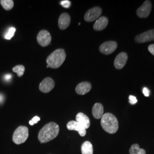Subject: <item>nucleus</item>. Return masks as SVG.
Instances as JSON below:
<instances>
[{
    "label": "nucleus",
    "instance_id": "nucleus-23",
    "mask_svg": "<svg viewBox=\"0 0 154 154\" xmlns=\"http://www.w3.org/2000/svg\"><path fill=\"white\" fill-rule=\"evenodd\" d=\"M71 2L70 1H62L61 2V5L62 6L63 8H69L71 6Z\"/></svg>",
    "mask_w": 154,
    "mask_h": 154
},
{
    "label": "nucleus",
    "instance_id": "nucleus-7",
    "mask_svg": "<svg viewBox=\"0 0 154 154\" xmlns=\"http://www.w3.org/2000/svg\"><path fill=\"white\" fill-rule=\"evenodd\" d=\"M54 86L55 82L54 80L50 77H47L40 83L39 88L41 92L44 93H48L54 88Z\"/></svg>",
    "mask_w": 154,
    "mask_h": 154
},
{
    "label": "nucleus",
    "instance_id": "nucleus-17",
    "mask_svg": "<svg viewBox=\"0 0 154 154\" xmlns=\"http://www.w3.org/2000/svg\"><path fill=\"white\" fill-rule=\"evenodd\" d=\"M92 114L95 119H99L102 118L104 115L103 106L101 103H97L94 105L92 109Z\"/></svg>",
    "mask_w": 154,
    "mask_h": 154
},
{
    "label": "nucleus",
    "instance_id": "nucleus-8",
    "mask_svg": "<svg viewBox=\"0 0 154 154\" xmlns=\"http://www.w3.org/2000/svg\"><path fill=\"white\" fill-rule=\"evenodd\" d=\"M118 44L115 41H107L99 46V51L106 55H109L116 51Z\"/></svg>",
    "mask_w": 154,
    "mask_h": 154
},
{
    "label": "nucleus",
    "instance_id": "nucleus-15",
    "mask_svg": "<svg viewBox=\"0 0 154 154\" xmlns=\"http://www.w3.org/2000/svg\"><path fill=\"white\" fill-rule=\"evenodd\" d=\"M108 23L109 20L106 17H100L95 22L93 26L94 29L97 31L102 30L107 27Z\"/></svg>",
    "mask_w": 154,
    "mask_h": 154
},
{
    "label": "nucleus",
    "instance_id": "nucleus-20",
    "mask_svg": "<svg viewBox=\"0 0 154 154\" xmlns=\"http://www.w3.org/2000/svg\"><path fill=\"white\" fill-rule=\"evenodd\" d=\"M130 154H146L145 150L143 149H140L138 144H132L130 149Z\"/></svg>",
    "mask_w": 154,
    "mask_h": 154
},
{
    "label": "nucleus",
    "instance_id": "nucleus-1",
    "mask_svg": "<svg viewBox=\"0 0 154 154\" xmlns=\"http://www.w3.org/2000/svg\"><path fill=\"white\" fill-rule=\"evenodd\" d=\"M60 132V127L53 122L45 125L39 131L38 139L41 143H46L55 139Z\"/></svg>",
    "mask_w": 154,
    "mask_h": 154
},
{
    "label": "nucleus",
    "instance_id": "nucleus-16",
    "mask_svg": "<svg viewBox=\"0 0 154 154\" xmlns=\"http://www.w3.org/2000/svg\"><path fill=\"white\" fill-rule=\"evenodd\" d=\"M76 121L80 125L84 127L86 129H88L90 126V119L88 116L82 112H79L76 116Z\"/></svg>",
    "mask_w": 154,
    "mask_h": 154
},
{
    "label": "nucleus",
    "instance_id": "nucleus-11",
    "mask_svg": "<svg viewBox=\"0 0 154 154\" xmlns=\"http://www.w3.org/2000/svg\"><path fill=\"white\" fill-rule=\"evenodd\" d=\"M66 126L69 130H74L78 131L81 137H85L86 134V129L75 121L69 122Z\"/></svg>",
    "mask_w": 154,
    "mask_h": 154
},
{
    "label": "nucleus",
    "instance_id": "nucleus-28",
    "mask_svg": "<svg viewBox=\"0 0 154 154\" xmlns=\"http://www.w3.org/2000/svg\"><path fill=\"white\" fill-rule=\"evenodd\" d=\"M11 78V75H6L5 76L6 79H7V80H9Z\"/></svg>",
    "mask_w": 154,
    "mask_h": 154
},
{
    "label": "nucleus",
    "instance_id": "nucleus-24",
    "mask_svg": "<svg viewBox=\"0 0 154 154\" xmlns=\"http://www.w3.org/2000/svg\"><path fill=\"white\" fill-rule=\"evenodd\" d=\"M40 121V118L39 117H38V116H35L33 118V119L32 120H30L29 121V124L31 125V126H33L34 124H36L38 123V122Z\"/></svg>",
    "mask_w": 154,
    "mask_h": 154
},
{
    "label": "nucleus",
    "instance_id": "nucleus-3",
    "mask_svg": "<svg viewBox=\"0 0 154 154\" xmlns=\"http://www.w3.org/2000/svg\"><path fill=\"white\" fill-rule=\"evenodd\" d=\"M101 126L103 129L109 134H115L119 128L118 119L111 113H106L101 118Z\"/></svg>",
    "mask_w": 154,
    "mask_h": 154
},
{
    "label": "nucleus",
    "instance_id": "nucleus-2",
    "mask_svg": "<svg viewBox=\"0 0 154 154\" xmlns=\"http://www.w3.org/2000/svg\"><path fill=\"white\" fill-rule=\"evenodd\" d=\"M66 54L65 50L58 49L50 54L47 59V67L51 69H57L66 60Z\"/></svg>",
    "mask_w": 154,
    "mask_h": 154
},
{
    "label": "nucleus",
    "instance_id": "nucleus-9",
    "mask_svg": "<svg viewBox=\"0 0 154 154\" xmlns=\"http://www.w3.org/2000/svg\"><path fill=\"white\" fill-rule=\"evenodd\" d=\"M152 9V4L150 1H146L142 5L137 11V14L140 18H147L149 16Z\"/></svg>",
    "mask_w": 154,
    "mask_h": 154
},
{
    "label": "nucleus",
    "instance_id": "nucleus-4",
    "mask_svg": "<svg viewBox=\"0 0 154 154\" xmlns=\"http://www.w3.org/2000/svg\"><path fill=\"white\" fill-rule=\"evenodd\" d=\"M29 137V129L23 126L18 127L14 131L13 135V141L16 144L25 143Z\"/></svg>",
    "mask_w": 154,
    "mask_h": 154
},
{
    "label": "nucleus",
    "instance_id": "nucleus-12",
    "mask_svg": "<svg viewBox=\"0 0 154 154\" xmlns=\"http://www.w3.org/2000/svg\"><path fill=\"white\" fill-rule=\"evenodd\" d=\"M128 60V55L125 52H122L116 57L114 66L117 69H122L126 65Z\"/></svg>",
    "mask_w": 154,
    "mask_h": 154
},
{
    "label": "nucleus",
    "instance_id": "nucleus-25",
    "mask_svg": "<svg viewBox=\"0 0 154 154\" xmlns=\"http://www.w3.org/2000/svg\"><path fill=\"white\" fill-rule=\"evenodd\" d=\"M128 99H129V103H131V105H135L138 102L137 98L133 95H130Z\"/></svg>",
    "mask_w": 154,
    "mask_h": 154
},
{
    "label": "nucleus",
    "instance_id": "nucleus-22",
    "mask_svg": "<svg viewBox=\"0 0 154 154\" xmlns=\"http://www.w3.org/2000/svg\"><path fill=\"white\" fill-rule=\"evenodd\" d=\"M16 31V29L15 28H13V27L10 28L9 29L8 32L6 34L5 37V39H11L14 36Z\"/></svg>",
    "mask_w": 154,
    "mask_h": 154
},
{
    "label": "nucleus",
    "instance_id": "nucleus-14",
    "mask_svg": "<svg viewBox=\"0 0 154 154\" xmlns=\"http://www.w3.org/2000/svg\"><path fill=\"white\" fill-rule=\"evenodd\" d=\"M91 84L88 82H82L79 83L75 88V91L79 95H85L88 93L91 89Z\"/></svg>",
    "mask_w": 154,
    "mask_h": 154
},
{
    "label": "nucleus",
    "instance_id": "nucleus-19",
    "mask_svg": "<svg viewBox=\"0 0 154 154\" xmlns=\"http://www.w3.org/2000/svg\"><path fill=\"white\" fill-rule=\"evenodd\" d=\"M0 4L6 11H11L14 7V1L13 0H1Z\"/></svg>",
    "mask_w": 154,
    "mask_h": 154
},
{
    "label": "nucleus",
    "instance_id": "nucleus-27",
    "mask_svg": "<svg viewBox=\"0 0 154 154\" xmlns=\"http://www.w3.org/2000/svg\"><path fill=\"white\" fill-rule=\"evenodd\" d=\"M149 51L152 55H154V44L150 45L149 46Z\"/></svg>",
    "mask_w": 154,
    "mask_h": 154
},
{
    "label": "nucleus",
    "instance_id": "nucleus-13",
    "mask_svg": "<svg viewBox=\"0 0 154 154\" xmlns=\"http://www.w3.org/2000/svg\"><path fill=\"white\" fill-rule=\"evenodd\" d=\"M71 22V17L66 13L61 14L58 18V26L61 30H65L68 28Z\"/></svg>",
    "mask_w": 154,
    "mask_h": 154
},
{
    "label": "nucleus",
    "instance_id": "nucleus-10",
    "mask_svg": "<svg viewBox=\"0 0 154 154\" xmlns=\"http://www.w3.org/2000/svg\"><path fill=\"white\" fill-rule=\"evenodd\" d=\"M135 40L137 42L140 44L154 41V29L149 30L139 34L135 37Z\"/></svg>",
    "mask_w": 154,
    "mask_h": 154
},
{
    "label": "nucleus",
    "instance_id": "nucleus-29",
    "mask_svg": "<svg viewBox=\"0 0 154 154\" xmlns=\"http://www.w3.org/2000/svg\"><path fill=\"white\" fill-rule=\"evenodd\" d=\"M2 100H3V97H2V95H0V102H1L2 101Z\"/></svg>",
    "mask_w": 154,
    "mask_h": 154
},
{
    "label": "nucleus",
    "instance_id": "nucleus-5",
    "mask_svg": "<svg viewBox=\"0 0 154 154\" xmlns=\"http://www.w3.org/2000/svg\"><path fill=\"white\" fill-rule=\"evenodd\" d=\"M102 13V10L98 6L91 8L87 11L84 16V19L86 22H93L99 18Z\"/></svg>",
    "mask_w": 154,
    "mask_h": 154
},
{
    "label": "nucleus",
    "instance_id": "nucleus-18",
    "mask_svg": "<svg viewBox=\"0 0 154 154\" xmlns=\"http://www.w3.org/2000/svg\"><path fill=\"white\" fill-rule=\"evenodd\" d=\"M82 154H93V147L91 142L86 141L81 146Z\"/></svg>",
    "mask_w": 154,
    "mask_h": 154
},
{
    "label": "nucleus",
    "instance_id": "nucleus-21",
    "mask_svg": "<svg viewBox=\"0 0 154 154\" xmlns=\"http://www.w3.org/2000/svg\"><path fill=\"white\" fill-rule=\"evenodd\" d=\"M25 70V66H23L22 65H17L13 68V72H16L18 77H22V75L24 74Z\"/></svg>",
    "mask_w": 154,
    "mask_h": 154
},
{
    "label": "nucleus",
    "instance_id": "nucleus-26",
    "mask_svg": "<svg viewBox=\"0 0 154 154\" xmlns=\"http://www.w3.org/2000/svg\"><path fill=\"white\" fill-rule=\"evenodd\" d=\"M143 93L145 97H148L149 96L150 91H149V89L147 88H143Z\"/></svg>",
    "mask_w": 154,
    "mask_h": 154
},
{
    "label": "nucleus",
    "instance_id": "nucleus-6",
    "mask_svg": "<svg viewBox=\"0 0 154 154\" xmlns=\"http://www.w3.org/2000/svg\"><path fill=\"white\" fill-rule=\"evenodd\" d=\"M37 40L40 46L46 47L50 44L51 41V36L48 30H42L38 34Z\"/></svg>",
    "mask_w": 154,
    "mask_h": 154
}]
</instances>
